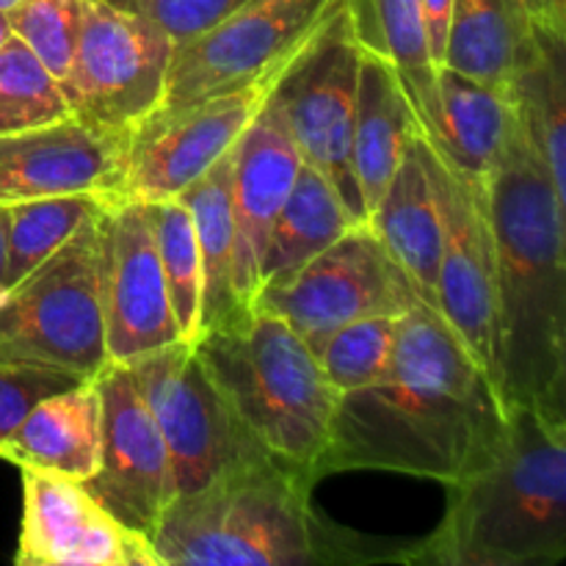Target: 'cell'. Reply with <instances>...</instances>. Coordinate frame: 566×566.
Returning <instances> with one entry per match:
<instances>
[{
  "mask_svg": "<svg viewBox=\"0 0 566 566\" xmlns=\"http://www.w3.org/2000/svg\"><path fill=\"white\" fill-rule=\"evenodd\" d=\"M539 25L566 33V0H525Z\"/></svg>",
  "mask_w": 566,
  "mask_h": 566,
  "instance_id": "obj_35",
  "label": "cell"
},
{
  "mask_svg": "<svg viewBox=\"0 0 566 566\" xmlns=\"http://www.w3.org/2000/svg\"><path fill=\"white\" fill-rule=\"evenodd\" d=\"M130 133L64 116L0 136V202L94 193L122 202Z\"/></svg>",
  "mask_w": 566,
  "mask_h": 566,
  "instance_id": "obj_17",
  "label": "cell"
},
{
  "mask_svg": "<svg viewBox=\"0 0 566 566\" xmlns=\"http://www.w3.org/2000/svg\"><path fill=\"white\" fill-rule=\"evenodd\" d=\"M418 291L370 224H354L285 282L265 285L252 307L274 313L318 354L326 337L376 315H403Z\"/></svg>",
  "mask_w": 566,
  "mask_h": 566,
  "instance_id": "obj_9",
  "label": "cell"
},
{
  "mask_svg": "<svg viewBox=\"0 0 566 566\" xmlns=\"http://www.w3.org/2000/svg\"><path fill=\"white\" fill-rule=\"evenodd\" d=\"M88 0H20L9 11V25L17 39L36 53V59L61 81L75 53Z\"/></svg>",
  "mask_w": 566,
  "mask_h": 566,
  "instance_id": "obj_32",
  "label": "cell"
},
{
  "mask_svg": "<svg viewBox=\"0 0 566 566\" xmlns=\"http://www.w3.org/2000/svg\"><path fill=\"white\" fill-rule=\"evenodd\" d=\"M536 33L525 0H451L442 66L509 88L534 59Z\"/></svg>",
  "mask_w": 566,
  "mask_h": 566,
  "instance_id": "obj_24",
  "label": "cell"
},
{
  "mask_svg": "<svg viewBox=\"0 0 566 566\" xmlns=\"http://www.w3.org/2000/svg\"><path fill=\"white\" fill-rule=\"evenodd\" d=\"M495 457L448 484L442 525L409 564L551 566L566 556V418L506 407Z\"/></svg>",
  "mask_w": 566,
  "mask_h": 566,
  "instance_id": "obj_3",
  "label": "cell"
},
{
  "mask_svg": "<svg viewBox=\"0 0 566 566\" xmlns=\"http://www.w3.org/2000/svg\"><path fill=\"white\" fill-rule=\"evenodd\" d=\"M191 343L247 434L271 459L315 481L340 398L318 354L280 315L258 307Z\"/></svg>",
  "mask_w": 566,
  "mask_h": 566,
  "instance_id": "obj_5",
  "label": "cell"
},
{
  "mask_svg": "<svg viewBox=\"0 0 566 566\" xmlns=\"http://www.w3.org/2000/svg\"><path fill=\"white\" fill-rule=\"evenodd\" d=\"M276 77L138 122L130 133L122 199L160 202L180 197L235 147Z\"/></svg>",
  "mask_w": 566,
  "mask_h": 566,
  "instance_id": "obj_15",
  "label": "cell"
},
{
  "mask_svg": "<svg viewBox=\"0 0 566 566\" xmlns=\"http://www.w3.org/2000/svg\"><path fill=\"white\" fill-rule=\"evenodd\" d=\"M17 3H20V0H0V14H9Z\"/></svg>",
  "mask_w": 566,
  "mask_h": 566,
  "instance_id": "obj_38",
  "label": "cell"
},
{
  "mask_svg": "<svg viewBox=\"0 0 566 566\" xmlns=\"http://www.w3.org/2000/svg\"><path fill=\"white\" fill-rule=\"evenodd\" d=\"M108 3L155 22L177 48L219 25L224 17L247 6L249 0H108Z\"/></svg>",
  "mask_w": 566,
  "mask_h": 566,
  "instance_id": "obj_33",
  "label": "cell"
},
{
  "mask_svg": "<svg viewBox=\"0 0 566 566\" xmlns=\"http://www.w3.org/2000/svg\"><path fill=\"white\" fill-rule=\"evenodd\" d=\"M359 48L346 0H335L274 83L304 164L318 169L340 193L354 221L368 224L354 171V108Z\"/></svg>",
  "mask_w": 566,
  "mask_h": 566,
  "instance_id": "obj_7",
  "label": "cell"
},
{
  "mask_svg": "<svg viewBox=\"0 0 566 566\" xmlns=\"http://www.w3.org/2000/svg\"><path fill=\"white\" fill-rule=\"evenodd\" d=\"M11 36V25H9V14H0V44Z\"/></svg>",
  "mask_w": 566,
  "mask_h": 566,
  "instance_id": "obj_37",
  "label": "cell"
},
{
  "mask_svg": "<svg viewBox=\"0 0 566 566\" xmlns=\"http://www.w3.org/2000/svg\"><path fill=\"white\" fill-rule=\"evenodd\" d=\"M17 566H160L153 542L122 525L83 481L22 470Z\"/></svg>",
  "mask_w": 566,
  "mask_h": 566,
  "instance_id": "obj_16",
  "label": "cell"
},
{
  "mask_svg": "<svg viewBox=\"0 0 566 566\" xmlns=\"http://www.w3.org/2000/svg\"><path fill=\"white\" fill-rule=\"evenodd\" d=\"M484 202L497 260L495 385L506 407L566 418V205L520 119Z\"/></svg>",
  "mask_w": 566,
  "mask_h": 566,
  "instance_id": "obj_2",
  "label": "cell"
},
{
  "mask_svg": "<svg viewBox=\"0 0 566 566\" xmlns=\"http://www.w3.org/2000/svg\"><path fill=\"white\" fill-rule=\"evenodd\" d=\"M83 381L88 379L72 374H59V370L0 365V442L31 412L33 403L53 396V392L83 385Z\"/></svg>",
  "mask_w": 566,
  "mask_h": 566,
  "instance_id": "obj_34",
  "label": "cell"
},
{
  "mask_svg": "<svg viewBox=\"0 0 566 566\" xmlns=\"http://www.w3.org/2000/svg\"><path fill=\"white\" fill-rule=\"evenodd\" d=\"M64 116H70V105L55 75L11 33L0 44V136L31 130Z\"/></svg>",
  "mask_w": 566,
  "mask_h": 566,
  "instance_id": "obj_30",
  "label": "cell"
},
{
  "mask_svg": "<svg viewBox=\"0 0 566 566\" xmlns=\"http://www.w3.org/2000/svg\"><path fill=\"white\" fill-rule=\"evenodd\" d=\"M401 315H376L332 332L318 348V363L337 392H352L379 379L396 352Z\"/></svg>",
  "mask_w": 566,
  "mask_h": 566,
  "instance_id": "obj_31",
  "label": "cell"
},
{
  "mask_svg": "<svg viewBox=\"0 0 566 566\" xmlns=\"http://www.w3.org/2000/svg\"><path fill=\"white\" fill-rule=\"evenodd\" d=\"M147 205L153 213L155 247H158L171 313L180 326L182 340H193L199 332V304H202V260H199L191 213L180 199H160Z\"/></svg>",
  "mask_w": 566,
  "mask_h": 566,
  "instance_id": "obj_29",
  "label": "cell"
},
{
  "mask_svg": "<svg viewBox=\"0 0 566 566\" xmlns=\"http://www.w3.org/2000/svg\"><path fill=\"white\" fill-rule=\"evenodd\" d=\"M315 481L276 459L241 464L182 492L153 531L160 566H304L376 562L363 542L321 523Z\"/></svg>",
  "mask_w": 566,
  "mask_h": 566,
  "instance_id": "obj_4",
  "label": "cell"
},
{
  "mask_svg": "<svg viewBox=\"0 0 566 566\" xmlns=\"http://www.w3.org/2000/svg\"><path fill=\"white\" fill-rule=\"evenodd\" d=\"M99 307L111 363L182 340L169 304L153 213L147 202L122 199L99 219Z\"/></svg>",
  "mask_w": 566,
  "mask_h": 566,
  "instance_id": "obj_13",
  "label": "cell"
},
{
  "mask_svg": "<svg viewBox=\"0 0 566 566\" xmlns=\"http://www.w3.org/2000/svg\"><path fill=\"white\" fill-rule=\"evenodd\" d=\"M335 0H249L210 31L177 44L164 103L149 116L175 114L199 99L274 81Z\"/></svg>",
  "mask_w": 566,
  "mask_h": 566,
  "instance_id": "obj_10",
  "label": "cell"
},
{
  "mask_svg": "<svg viewBox=\"0 0 566 566\" xmlns=\"http://www.w3.org/2000/svg\"><path fill=\"white\" fill-rule=\"evenodd\" d=\"M94 385L103 407L99 459L83 484L122 525L149 539L177 495L169 448L125 363L105 365Z\"/></svg>",
  "mask_w": 566,
  "mask_h": 566,
  "instance_id": "obj_12",
  "label": "cell"
},
{
  "mask_svg": "<svg viewBox=\"0 0 566 566\" xmlns=\"http://www.w3.org/2000/svg\"><path fill=\"white\" fill-rule=\"evenodd\" d=\"M302 169L293 133L274 88L235 144L232 219H235V293L241 310H252L260 291V260L271 224Z\"/></svg>",
  "mask_w": 566,
  "mask_h": 566,
  "instance_id": "obj_18",
  "label": "cell"
},
{
  "mask_svg": "<svg viewBox=\"0 0 566 566\" xmlns=\"http://www.w3.org/2000/svg\"><path fill=\"white\" fill-rule=\"evenodd\" d=\"M506 423L509 409L484 365L420 302L398 321L385 374L337 398L315 481L385 470L457 484L495 457Z\"/></svg>",
  "mask_w": 566,
  "mask_h": 566,
  "instance_id": "obj_1",
  "label": "cell"
},
{
  "mask_svg": "<svg viewBox=\"0 0 566 566\" xmlns=\"http://www.w3.org/2000/svg\"><path fill=\"white\" fill-rule=\"evenodd\" d=\"M514 111L566 205V33L539 25L536 53L509 83Z\"/></svg>",
  "mask_w": 566,
  "mask_h": 566,
  "instance_id": "obj_27",
  "label": "cell"
},
{
  "mask_svg": "<svg viewBox=\"0 0 566 566\" xmlns=\"http://www.w3.org/2000/svg\"><path fill=\"white\" fill-rule=\"evenodd\" d=\"M125 365L169 448L177 495L232 468L271 459L238 423L191 340L169 343Z\"/></svg>",
  "mask_w": 566,
  "mask_h": 566,
  "instance_id": "obj_8",
  "label": "cell"
},
{
  "mask_svg": "<svg viewBox=\"0 0 566 566\" xmlns=\"http://www.w3.org/2000/svg\"><path fill=\"white\" fill-rule=\"evenodd\" d=\"M354 224L359 221L352 219L335 186L302 160V169L265 241L263 260H260V291L296 274L304 263L329 249Z\"/></svg>",
  "mask_w": 566,
  "mask_h": 566,
  "instance_id": "obj_26",
  "label": "cell"
},
{
  "mask_svg": "<svg viewBox=\"0 0 566 566\" xmlns=\"http://www.w3.org/2000/svg\"><path fill=\"white\" fill-rule=\"evenodd\" d=\"M440 138L434 153L470 186L484 188L486 175L506 149L517 125L509 88L475 81L457 70L440 66Z\"/></svg>",
  "mask_w": 566,
  "mask_h": 566,
  "instance_id": "obj_21",
  "label": "cell"
},
{
  "mask_svg": "<svg viewBox=\"0 0 566 566\" xmlns=\"http://www.w3.org/2000/svg\"><path fill=\"white\" fill-rule=\"evenodd\" d=\"M418 130L420 122L392 66L363 50L354 108V171L368 219L390 186L407 142Z\"/></svg>",
  "mask_w": 566,
  "mask_h": 566,
  "instance_id": "obj_23",
  "label": "cell"
},
{
  "mask_svg": "<svg viewBox=\"0 0 566 566\" xmlns=\"http://www.w3.org/2000/svg\"><path fill=\"white\" fill-rule=\"evenodd\" d=\"M9 205L0 202V293L6 291V265H9Z\"/></svg>",
  "mask_w": 566,
  "mask_h": 566,
  "instance_id": "obj_36",
  "label": "cell"
},
{
  "mask_svg": "<svg viewBox=\"0 0 566 566\" xmlns=\"http://www.w3.org/2000/svg\"><path fill=\"white\" fill-rule=\"evenodd\" d=\"M99 219L0 293V365L94 379L108 359L99 307Z\"/></svg>",
  "mask_w": 566,
  "mask_h": 566,
  "instance_id": "obj_6",
  "label": "cell"
},
{
  "mask_svg": "<svg viewBox=\"0 0 566 566\" xmlns=\"http://www.w3.org/2000/svg\"><path fill=\"white\" fill-rule=\"evenodd\" d=\"M108 205L114 202L105 197H94V193H61V197H36L11 202L6 287H11L28 271L36 269L61 243L75 235L83 221L103 213Z\"/></svg>",
  "mask_w": 566,
  "mask_h": 566,
  "instance_id": "obj_28",
  "label": "cell"
},
{
  "mask_svg": "<svg viewBox=\"0 0 566 566\" xmlns=\"http://www.w3.org/2000/svg\"><path fill=\"white\" fill-rule=\"evenodd\" d=\"M390 258L418 291L420 302L434 310L437 271L442 249L440 191L434 177V149L423 130L407 142L396 175L368 219ZM437 313V310H434Z\"/></svg>",
  "mask_w": 566,
  "mask_h": 566,
  "instance_id": "obj_19",
  "label": "cell"
},
{
  "mask_svg": "<svg viewBox=\"0 0 566 566\" xmlns=\"http://www.w3.org/2000/svg\"><path fill=\"white\" fill-rule=\"evenodd\" d=\"M434 177L442 213L434 310L495 381L497 260L484 188L462 180L437 153Z\"/></svg>",
  "mask_w": 566,
  "mask_h": 566,
  "instance_id": "obj_14",
  "label": "cell"
},
{
  "mask_svg": "<svg viewBox=\"0 0 566 566\" xmlns=\"http://www.w3.org/2000/svg\"><path fill=\"white\" fill-rule=\"evenodd\" d=\"M354 36L365 53L385 59L412 103L420 130L437 144L440 138V66L431 59L420 0H346Z\"/></svg>",
  "mask_w": 566,
  "mask_h": 566,
  "instance_id": "obj_22",
  "label": "cell"
},
{
  "mask_svg": "<svg viewBox=\"0 0 566 566\" xmlns=\"http://www.w3.org/2000/svg\"><path fill=\"white\" fill-rule=\"evenodd\" d=\"M99 392L94 379L53 392L0 442V459L20 470H48L88 481L99 459Z\"/></svg>",
  "mask_w": 566,
  "mask_h": 566,
  "instance_id": "obj_20",
  "label": "cell"
},
{
  "mask_svg": "<svg viewBox=\"0 0 566 566\" xmlns=\"http://www.w3.org/2000/svg\"><path fill=\"white\" fill-rule=\"evenodd\" d=\"M232 169H235V147L224 158L216 160L197 182H191L177 197L186 205L188 213H191L193 232H197L199 260H202V304H199L197 337L202 332L230 324V321L243 315L235 293Z\"/></svg>",
  "mask_w": 566,
  "mask_h": 566,
  "instance_id": "obj_25",
  "label": "cell"
},
{
  "mask_svg": "<svg viewBox=\"0 0 566 566\" xmlns=\"http://www.w3.org/2000/svg\"><path fill=\"white\" fill-rule=\"evenodd\" d=\"M171 53L175 42L155 22L108 0H88L75 53L59 81L70 114L133 130L164 103Z\"/></svg>",
  "mask_w": 566,
  "mask_h": 566,
  "instance_id": "obj_11",
  "label": "cell"
}]
</instances>
